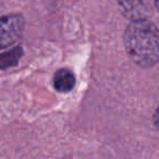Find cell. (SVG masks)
Masks as SVG:
<instances>
[{"label": "cell", "mask_w": 159, "mask_h": 159, "mask_svg": "<svg viewBox=\"0 0 159 159\" xmlns=\"http://www.w3.org/2000/svg\"><path fill=\"white\" fill-rule=\"evenodd\" d=\"M124 47L134 63L150 68L159 59V34L155 23L149 20L131 22L123 35Z\"/></svg>", "instance_id": "1"}, {"label": "cell", "mask_w": 159, "mask_h": 159, "mask_svg": "<svg viewBox=\"0 0 159 159\" xmlns=\"http://www.w3.org/2000/svg\"><path fill=\"white\" fill-rule=\"evenodd\" d=\"M25 20L21 14H7L0 18V49L7 48L21 38Z\"/></svg>", "instance_id": "2"}, {"label": "cell", "mask_w": 159, "mask_h": 159, "mask_svg": "<svg viewBox=\"0 0 159 159\" xmlns=\"http://www.w3.org/2000/svg\"><path fill=\"white\" fill-rule=\"evenodd\" d=\"M120 12L131 22L148 20L157 9V0H118Z\"/></svg>", "instance_id": "3"}, {"label": "cell", "mask_w": 159, "mask_h": 159, "mask_svg": "<svg viewBox=\"0 0 159 159\" xmlns=\"http://www.w3.org/2000/svg\"><path fill=\"white\" fill-rule=\"evenodd\" d=\"M75 85L74 74L69 69H59L53 75V87L58 93H70Z\"/></svg>", "instance_id": "4"}, {"label": "cell", "mask_w": 159, "mask_h": 159, "mask_svg": "<svg viewBox=\"0 0 159 159\" xmlns=\"http://www.w3.org/2000/svg\"><path fill=\"white\" fill-rule=\"evenodd\" d=\"M23 55V49L21 47H16L10 51L0 55V69L7 70L9 68L16 66Z\"/></svg>", "instance_id": "5"}]
</instances>
